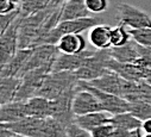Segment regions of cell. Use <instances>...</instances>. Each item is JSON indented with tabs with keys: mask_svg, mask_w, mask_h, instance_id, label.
I'll return each mask as SVG.
<instances>
[{
	"mask_svg": "<svg viewBox=\"0 0 151 137\" xmlns=\"http://www.w3.org/2000/svg\"><path fill=\"white\" fill-rule=\"evenodd\" d=\"M87 9L92 12V13H102L105 11H107L108 9V1L107 0H85Z\"/></svg>",
	"mask_w": 151,
	"mask_h": 137,
	"instance_id": "4dcf8cb0",
	"label": "cell"
},
{
	"mask_svg": "<svg viewBox=\"0 0 151 137\" xmlns=\"http://www.w3.org/2000/svg\"><path fill=\"white\" fill-rule=\"evenodd\" d=\"M142 128H139V129H136V130H132L131 131V133H130V137H143V135H142Z\"/></svg>",
	"mask_w": 151,
	"mask_h": 137,
	"instance_id": "60d3db41",
	"label": "cell"
},
{
	"mask_svg": "<svg viewBox=\"0 0 151 137\" xmlns=\"http://www.w3.org/2000/svg\"><path fill=\"white\" fill-rule=\"evenodd\" d=\"M111 117H112V113L102 110V111L86 113L82 116H76L75 117V123L91 132L96 126L105 124V123H109Z\"/></svg>",
	"mask_w": 151,
	"mask_h": 137,
	"instance_id": "7402d4cb",
	"label": "cell"
},
{
	"mask_svg": "<svg viewBox=\"0 0 151 137\" xmlns=\"http://www.w3.org/2000/svg\"><path fill=\"white\" fill-rule=\"evenodd\" d=\"M78 91L76 88H71L58 98L52 100V116L55 119L61 122L67 128L75 122V115L73 112V99Z\"/></svg>",
	"mask_w": 151,
	"mask_h": 137,
	"instance_id": "9c48e42d",
	"label": "cell"
},
{
	"mask_svg": "<svg viewBox=\"0 0 151 137\" xmlns=\"http://www.w3.org/2000/svg\"><path fill=\"white\" fill-rule=\"evenodd\" d=\"M42 137H68L67 126L54 117H48L44 119Z\"/></svg>",
	"mask_w": 151,
	"mask_h": 137,
	"instance_id": "d4e9b609",
	"label": "cell"
},
{
	"mask_svg": "<svg viewBox=\"0 0 151 137\" xmlns=\"http://www.w3.org/2000/svg\"><path fill=\"white\" fill-rule=\"evenodd\" d=\"M132 40L131 33H130V27L126 25L119 23L117 26L112 27V33H111V41H112V47H122L129 43Z\"/></svg>",
	"mask_w": 151,
	"mask_h": 137,
	"instance_id": "484cf974",
	"label": "cell"
},
{
	"mask_svg": "<svg viewBox=\"0 0 151 137\" xmlns=\"http://www.w3.org/2000/svg\"><path fill=\"white\" fill-rule=\"evenodd\" d=\"M13 135H14V131L5 126H1V129H0V137H13Z\"/></svg>",
	"mask_w": 151,
	"mask_h": 137,
	"instance_id": "74e56055",
	"label": "cell"
},
{
	"mask_svg": "<svg viewBox=\"0 0 151 137\" xmlns=\"http://www.w3.org/2000/svg\"><path fill=\"white\" fill-rule=\"evenodd\" d=\"M131 131L125 130V129H120V128H116L114 132H113L112 137H130Z\"/></svg>",
	"mask_w": 151,
	"mask_h": 137,
	"instance_id": "8d00e7d4",
	"label": "cell"
},
{
	"mask_svg": "<svg viewBox=\"0 0 151 137\" xmlns=\"http://www.w3.org/2000/svg\"><path fill=\"white\" fill-rule=\"evenodd\" d=\"M26 116V101L13 100L1 105V109H0V122L1 123H14Z\"/></svg>",
	"mask_w": 151,
	"mask_h": 137,
	"instance_id": "d6986e66",
	"label": "cell"
},
{
	"mask_svg": "<svg viewBox=\"0 0 151 137\" xmlns=\"http://www.w3.org/2000/svg\"><path fill=\"white\" fill-rule=\"evenodd\" d=\"M32 48H23L18 49L14 56L4 66H1V76H20L23 68L25 67L29 57L31 56Z\"/></svg>",
	"mask_w": 151,
	"mask_h": 137,
	"instance_id": "9a60e30c",
	"label": "cell"
},
{
	"mask_svg": "<svg viewBox=\"0 0 151 137\" xmlns=\"http://www.w3.org/2000/svg\"><path fill=\"white\" fill-rule=\"evenodd\" d=\"M117 18L119 23L126 25L130 29H140V27H151V16L140 9L122 3L117 7Z\"/></svg>",
	"mask_w": 151,
	"mask_h": 137,
	"instance_id": "52a82bcc",
	"label": "cell"
},
{
	"mask_svg": "<svg viewBox=\"0 0 151 137\" xmlns=\"http://www.w3.org/2000/svg\"><path fill=\"white\" fill-rule=\"evenodd\" d=\"M58 55V50L56 45L54 44H41L32 48L31 56L29 57L25 67L20 73V76H23L25 73L36 69V68L44 67V66H54V62ZM19 76V78H20Z\"/></svg>",
	"mask_w": 151,
	"mask_h": 137,
	"instance_id": "ba28073f",
	"label": "cell"
},
{
	"mask_svg": "<svg viewBox=\"0 0 151 137\" xmlns=\"http://www.w3.org/2000/svg\"><path fill=\"white\" fill-rule=\"evenodd\" d=\"M130 104H131L130 112L134 117H137L142 122L151 118V104L143 100H137V101L130 102Z\"/></svg>",
	"mask_w": 151,
	"mask_h": 137,
	"instance_id": "83f0119b",
	"label": "cell"
},
{
	"mask_svg": "<svg viewBox=\"0 0 151 137\" xmlns=\"http://www.w3.org/2000/svg\"><path fill=\"white\" fill-rule=\"evenodd\" d=\"M79 81L75 72H51L47 75L37 95L54 100L64 92L76 88Z\"/></svg>",
	"mask_w": 151,
	"mask_h": 137,
	"instance_id": "6da1fadb",
	"label": "cell"
},
{
	"mask_svg": "<svg viewBox=\"0 0 151 137\" xmlns=\"http://www.w3.org/2000/svg\"><path fill=\"white\" fill-rule=\"evenodd\" d=\"M78 87L88 89L92 93H94L98 97V99L100 100L104 111H107L112 115H117V113H123V112H129L130 111L131 104L125 98H123L120 95L104 92V91L92 86L87 81H79Z\"/></svg>",
	"mask_w": 151,
	"mask_h": 137,
	"instance_id": "5b68a950",
	"label": "cell"
},
{
	"mask_svg": "<svg viewBox=\"0 0 151 137\" xmlns=\"http://www.w3.org/2000/svg\"><path fill=\"white\" fill-rule=\"evenodd\" d=\"M26 112L27 116L38 117V118H48L52 116V100L35 95L26 101Z\"/></svg>",
	"mask_w": 151,
	"mask_h": 137,
	"instance_id": "e0dca14e",
	"label": "cell"
},
{
	"mask_svg": "<svg viewBox=\"0 0 151 137\" xmlns=\"http://www.w3.org/2000/svg\"><path fill=\"white\" fill-rule=\"evenodd\" d=\"M111 57L109 48L108 49H95L94 54L88 56L83 64L75 72L78 79L80 81H93L98 78H100L108 68L107 62Z\"/></svg>",
	"mask_w": 151,
	"mask_h": 137,
	"instance_id": "3957f363",
	"label": "cell"
},
{
	"mask_svg": "<svg viewBox=\"0 0 151 137\" xmlns=\"http://www.w3.org/2000/svg\"><path fill=\"white\" fill-rule=\"evenodd\" d=\"M114 130H116V126L112 123H105L96 126L94 130L91 131V133L93 137H112Z\"/></svg>",
	"mask_w": 151,
	"mask_h": 137,
	"instance_id": "1f68e13d",
	"label": "cell"
},
{
	"mask_svg": "<svg viewBox=\"0 0 151 137\" xmlns=\"http://www.w3.org/2000/svg\"><path fill=\"white\" fill-rule=\"evenodd\" d=\"M101 18H94V17H83L79 19H70V20H63L60 22L51 31H49L44 38L42 40L41 44H54L56 45L58 40L68 33H82L93 26L101 24ZM40 44V45H41Z\"/></svg>",
	"mask_w": 151,
	"mask_h": 137,
	"instance_id": "7a4b0ae2",
	"label": "cell"
},
{
	"mask_svg": "<svg viewBox=\"0 0 151 137\" xmlns=\"http://www.w3.org/2000/svg\"><path fill=\"white\" fill-rule=\"evenodd\" d=\"M109 123H112L116 128L125 129L129 131L136 130L142 128V120L134 117L130 111L129 112H123V113H117V115H112Z\"/></svg>",
	"mask_w": 151,
	"mask_h": 137,
	"instance_id": "cb8c5ba5",
	"label": "cell"
},
{
	"mask_svg": "<svg viewBox=\"0 0 151 137\" xmlns=\"http://www.w3.org/2000/svg\"><path fill=\"white\" fill-rule=\"evenodd\" d=\"M111 56L123 63H139L140 55L138 51V44L132 40L122 47H111Z\"/></svg>",
	"mask_w": 151,
	"mask_h": 137,
	"instance_id": "ac0fdd59",
	"label": "cell"
},
{
	"mask_svg": "<svg viewBox=\"0 0 151 137\" xmlns=\"http://www.w3.org/2000/svg\"><path fill=\"white\" fill-rule=\"evenodd\" d=\"M132 40L143 47H151V27L130 29Z\"/></svg>",
	"mask_w": 151,
	"mask_h": 137,
	"instance_id": "f1b7e54d",
	"label": "cell"
},
{
	"mask_svg": "<svg viewBox=\"0 0 151 137\" xmlns=\"http://www.w3.org/2000/svg\"><path fill=\"white\" fill-rule=\"evenodd\" d=\"M111 33H112V26L105 25L102 23L98 24L93 26L89 31V41L92 45L98 50L108 49L112 47Z\"/></svg>",
	"mask_w": 151,
	"mask_h": 137,
	"instance_id": "44dd1931",
	"label": "cell"
},
{
	"mask_svg": "<svg viewBox=\"0 0 151 137\" xmlns=\"http://www.w3.org/2000/svg\"><path fill=\"white\" fill-rule=\"evenodd\" d=\"M22 79L18 76H1L0 80V105L7 104L16 99Z\"/></svg>",
	"mask_w": 151,
	"mask_h": 137,
	"instance_id": "603a6c76",
	"label": "cell"
},
{
	"mask_svg": "<svg viewBox=\"0 0 151 137\" xmlns=\"http://www.w3.org/2000/svg\"><path fill=\"white\" fill-rule=\"evenodd\" d=\"M65 1H68V0H52L49 7H58V6H61L62 4H64Z\"/></svg>",
	"mask_w": 151,
	"mask_h": 137,
	"instance_id": "ab89813d",
	"label": "cell"
},
{
	"mask_svg": "<svg viewBox=\"0 0 151 137\" xmlns=\"http://www.w3.org/2000/svg\"><path fill=\"white\" fill-rule=\"evenodd\" d=\"M142 130L145 133H151V118L146 119V120H144L142 123Z\"/></svg>",
	"mask_w": 151,
	"mask_h": 137,
	"instance_id": "f35d334b",
	"label": "cell"
},
{
	"mask_svg": "<svg viewBox=\"0 0 151 137\" xmlns=\"http://www.w3.org/2000/svg\"><path fill=\"white\" fill-rule=\"evenodd\" d=\"M144 81L149 82L151 85V68H147V71H146V75H145V79Z\"/></svg>",
	"mask_w": 151,
	"mask_h": 137,
	"instance_id": "b9f144b4",
	"label": "cell"
},
{
	"mask_svg": "<svg viewBox=\"0 0 151 137\" xmlns=\"http://www.w3.org/2000/svg\"><path fill=\"white\" fill-rule=\"evenodd\" d=\"M44 119L45 118L26 116L23 119L14 123H1V126H5L14 131L16 133H19L26 137H42Z\"/></svg>",
	"mask_w": 151,
	"mask_h": 137,
	"instance_id": "8fae6325",
	"label": "cell"
},
{
	"mask_svg": "<svg viewBox=\"0 0 151 137\" xmlns=\"http://www.w3.org/2000/svg\"><path fill=\"white\" fill-rule=\"evenodd\" d=\"M12 1H13V3H16V4H19V3L22 4V3L24 1V0H12Z\"/></svg>",
	"mask_w": 151,
	"mask_h": 137,
	"instance_id": "7bdbcfd3",
	"label": "cell"
},
{
	"mask_svg": "<svg viewBox=\"0 0 151 137\" xmlns=\"http://www.w3.org/2000/svg\"><path fill=\"white\" fill-rule=\"evenodd\" d=\"M86 47H87L86 38L81 33H68V35H64L58 40L56 44L57 50L63 54H79L86 50Z\"/></svg>",
	"mask_w": 151,
	"mask_h": 137,
	"instance_id": "2e32d148",
	"label": "cell"
},
{
	"mask_svg": "<svg viewBox=\"0 0 151 137\" xmlns=\"http://www.w3.org/2000/svg\"><path fill=\"white\" fill-rule=\"evenodd\" d=\"M138 51L140 55V61L138 64H142L146 68H151V47H143L138 44Z\"/></svg>",
	"mask_w": 151,
	"mask_h": 137,
	"instance_id": "e575fe53",
	"label": "cell"
},
{
	"mask_svg": "<svg viewBox=\"0 0 151 137\" xmlns=\"http://www.w3.org/2000/svg\"><path fill=\"white\" fill-rule=\"evenodd\" d=\"M107 68L117 72L122 78L130 80V81H143L145 79L146 75V71L147 68L138 64V63H123L119 62L117 60H114L112 56L109 57L108 62H107Z\"/></svg>",
	"mask_w": 151,
	"mask_h": 137,
	"instance_id": "7c38bea8",
	"label": "cell"
},
{
	"mask_svg": "<svg viewBox=\"0 0 151 137\" xmlns=\"http://www.w3.org/2000/svg\"><path fill=\"white\" fill-rule=\"evenodd\" d=\"M67 133H68V137H93L89 131H87L86 129L81 128L75 122L71 123L67 128Z\"/></svg>",
	"mask_w": 151,
	"mask_h": 137,
	"instance_id": "836d02e7",
	"label": "cell"
},
{
	"mask_svg": "<svg viewBox=\"0 0 151 137\" xmlns=\"http://www.w3.org/2000/svg\"><path fill=\"white\" fill-rule=\"evenodd\" d=\"M23 16H19L0 37V66L6 64L19 49V27Z\"/></svg>",
	"mask_w": 151,
	"mask_h": 137,
	"instance_id": "8992f818",
	"label": "cell"
},
{
	"mask_svg": "<svg viewBox=\"0 0 151 137\" xmlns=\"http://www.w3.org/2000/svg\"><path fill=\"white\" fill-rule=\"evenodd\" d=\"M102 110L104 109L101 106V102L94 93L88 89L78 87V91L73 99V112L75 117Z\"/></svg>",
	"mask_w": 151,
	"mask_h": 137,
	"instance_id": "30bf717a",
	"label": "cell"
},
{
	"mask_svg": "<svg viewBox=\"0 0 151 137\" xmlns=\"http://www.w3.org/2000/svg\"><path fill=\"white\" fill-rule=\"evenodd\" d=\"M93 54L94 51L87 49L79 54H63L58 51L52 66V72H76L83 64L85 60Z\"/></svg>",
	"mask_w": 151,
	"mask_h": 137,
	"instance_id": "4fadbf2b",
	"label": "cell"
},
{
	"mask_svg": "<svg viewBox=\"0 0 151 137\" xmlns=\"http://www.w3.org/2000/svg\"><path fill=\"white\" fill-rule=\"evenodd\" d=\"M143 137H151V133H145V136H143Z\"/></svg>",
	"mask_w": 151,
	"mask_h": 137,
	"instance_id": "f6af8a7d",
	"label": "cell"
},
{
	"mask_svg": "<svg viewBox=\"0 0 151 137\" xmlns=\"http://www.w3.org/2000/svg\"><path fill=\"white\" fill-rule=\"evenodd\" d=\"M91 13L92 12L87 9L85 0H68L64 4H62L61 22L91 17Z\"/></svg>",
	"mask_w": 151,
	"mask_h": 137,
	"instance_id": "ffe728a7",
	"label": "cell"
},
{
	"mask_svg": "<svg viewBox=\"0 0 151 137\" xmlns=\"http://www.w3.org/2000/svg\"><path fill=\"white\" fill-rule=\"evenodd\" d=\"M52 72L51 66H44L32 69L27 73H25L23 76H20L22 82L19 86V89L17 92L16 99L18 101H27L30 98L37 95V92L42 87L47 75Z\"/></svg>",
	"mask_w": 151,
	"mask_h": 137,
	"instance_id": "277c9868",
	"label": "cell"
},
{
	"mask_svg": "<svg viewBox=\"0 0 151 137\" xmlns=\"http://www.w3.org/2000/svg\"><path fill=\"white\" fill-rule=\"evenodd\" d=\"M138 100L151 104V85L144 80L138 82Z\"/></svg>",
	"mask_w": 151,
	"mask_h": 137,
	"instance_id": "d6a6232c",
	"label": "cell"
},
{
	"mask_svg": "<svg viewBox=\"0 0 151 137\" xmlns=\"http://www.w3.org/2000/svg\"><path fill=\"white\" fill-rule=\"evenodd\" d=\"M13 137H26V136H23V135H19V133H16V132H14Z\"/></svg>",
	"mask_w": 151,
	"mask_h": 137,
	"instance_id": "ee69618b",
	"label": "cell"
},
{
	"mask_svg": "<svg viewBox=\"0 0 151 137\" xmlns=\"http://www.w3.org/2000/svg\"><path fill=\"white\" fill-rule=\"evenodd\" d=\"M124 82H125V79L122 78L117 72L112 71V69H107L100 78H98L93 81H89L88 84H91L92 86H94L104 92L123 97Z\"/></svg>",
	"mask_w": 151,
	"mask_h": 137,
	"instance_id": "5bb4252c",
	"label": "cell"
},
{
	"mask_svg": "<svg viewBox=\"0 0 151 137\" xmlns=\"http://www.w3.org/2000/svg\"><path fill=\"white\" fill-rule=\"evenodd\" d=\"M22 16V12H20V9H17L12 12H9V13H1L0 16V32L4 33L7 27L19 17Z\"/></svg>",
	"mask_w": 151,
	"mask_h": 137,
	"instance_id": "f546056e",
	"label": "cell"
},
{
	"mask_svg": "<svg viewBox=\"0 0 151 137\" xmlns=\"http://www.w3.org/2000/svg\"><path fill=\"white\" fill-rule=\"evenodd\" d=\"M17 10V4L12 0H0V13H9Z\"/></svg>",
	"mask_w": 151,
	"mask_h": 137,
	"instance_id": "d590c367",
	"label": "cell"
},
{
	"mask_svg": "<svg viewBox=\"0 0 151 137\" xmlns=\"http://www.w3.org/2000/svg\"><path fill=\"white\" fill-rule=\"evenodd\" d=\"M52 0H25L20 4V12L23 17L33 14L38 11L45 10L50 6Z\"/></svg>",
	"mask_w": 151,
	"mask_h": 137,
	"instance_id": "4316f807",
	"label": "cell"
}]
</instances>
